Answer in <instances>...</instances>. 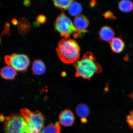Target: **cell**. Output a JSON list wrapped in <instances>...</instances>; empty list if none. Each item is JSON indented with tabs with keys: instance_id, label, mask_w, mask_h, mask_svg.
I'll return each mask as SVG.
<instances>
[{
	"instance_id": "cell-7",
	"label": "cell",
	"mask_w": 133,
	"mask_h": 133,
	"mask_svg": "<svg viewBox=\"0 0 133 133\" xmlns=\"http://www.w3.org/2000/svg\"><path fill=\"white\" fill-rule=\"evenodd\" d=\"M59 120L60 123L62 125L68 127L74 123L75 116L72 111L69 109H65L60 114Z\"/></svg>"
},
{
	"instance_id": "cell-18",
	"label": "cell",
	"mask_w": 133,
	"mask_h": 133,
	"mask_svg": "<svg viewBox=\"0 0 133 133\" xmlns=\"http://www.w3.org/2000/svg\"><path fill=\"white\" fill-rule=\"evenodd\" d=\"M19 30L21 33H26L29 30V24L26 19H21L19 23Z\"/></svg>"
},
{
	"instance_id": "cell-13",
	"label": "cell",
	"mask_w": 133,
	"mask_h": 133,
	"mask_svg": "<svg viewBox=\"0 0 133 133\" xmlns=\"http://www.w3.org/2000/svg\"><path fill=\"white\" fill-rule=\"evenodd\" d=\"M76 114L81 119H86L89 114V109L87 105L80 104L76 106Z\"/></svg>"
},
{
	"instance_id": "cell-12",
	"label": "cell",
	"mask_w": 133,
	"mask_h": 133,
	"mask_svg": "<svg viewBox=\"0 0 133 133\" xmlns=\"http://www.w3.org/2000/svg\"><path fill=\"white\" fill-rule=\"evenodd\" d=\"M46 66L44 62L40 59L35 60L32 64V71L35 75L44 74L46 71Z\"/></svg>"
},
{
	"instance_id": "cell-3",
	"label": "cell",
	"mask_w": 133,
	"mask_h": 133,
	"mask_svg": "<svg viewBox=\"0 0 133 133\" xmlns=\"http://www.w3.org/2000/svg\"><path fill=\"white\" fill-rule=\"evenodd\" d=\"M21 115L27 124L30 133H40L44 127L45 118L39 111L32 112L26 108L20 110Z\"/></svg>"
},
{
	"instance_id": "cell-4",
	"label": "cell",
	"mask_w": 133,
	"mask_h": 133,
	"mask_svg": "<svg viewBox=\"0 0 133 133\" xmlns=\"http://www.w3.org/2000/svg\"><path fill=\"white\" fill-rule=\"evenodd\" d=\"M55 30L65 39H69L71 35L77 38L82 33L75 26L71 19L64 12L58 16L54 23Z\"/></svg>"
},
{
	"instance_id": "cell-20",
	"label": "cell",
	"mask_w": 133,
	"mask_h": 133,
	"mask_svg": "<svg viewBox=\"0 0 133 133\" xmlns=\"http://www.w3.org/2000/svg\"><path fill=\"white\" fill-rule=\"evenodd\" d=\"M46 16L43 15H40L37 17V21L40 24H44L46 21Z\"/></svg>"
},
{
	"instance_id": "cell-17",
	"label": "cell",
	"mask_w": 133,
	"mask_h": 133,
	"mask_svg": "<svg viewBox=\"0 0 133 133\" xmlns=\"http://www.w3.org/2000/svg\"><path fill=\"white\" fill-rule=\"evenodd\" d=\"M74 1L72 0H54L53 2L56 8L61 10H66L69 9L71 3Z\"/></svg>"
},
{
	"instance_id": "cell-8",
	"label": "cell",
	"mask_w": 133,
	"mask_h": 133,
	"mask_svg": "<svg viewBox=\"0 0 133 133\" xmlns=\"http://www.w3.org/2000/svg\"><path fill=\"white\" fill-rule=\"evenodd\" d=\"M89 19L84 15H80L75 18L74 24L79 31L82 33L88 32L86 30L89 24Z\"/></svg>"
},
{
	"instance_id": "cell-6",
	"label": "cell",
	"mask_w": 133,
	"mask_h": 133,
	"mask_svg": "<svg viewBox=\"0 0 133 133\" xmlns=\"http://www.w3.org/2000/svg\"><path fill=\"white\" fill-rule=\"evenodd\" d=\"M5 63L16 71L24 72L27 71L30 64L29 56L23 54L15 53L7 55L4 58Z\"/></svg>"
},
{
	"instance_id": "cell-10",
	"label": "cell",
	"mask_w": 133,
	"mask_h": 133,
	"mask_svg": "<svg viewBox=\"0 0 133 133\" xmlns=\"http://www.w3.org/2000/svg\"><path fill=\"white\" fill-rule=\"evenodd\" d=\"M16 71L11 66H4L1 70V76L3 78L7 79H13L17 75Z\"/></svg>"
},
{
	"instance_id": "cell-21",
	"label": "cell",
	"mask_w": 133,
	"mask_h": 133,
	"mask_svg": "<svg viewBox=\"0 0 133 133\" xmlns=\"http://www.w3.org/2000/svg\"><path fill=\"white\" fill-rule=\"evenodd\" d=\"M30 1H24V4L25 5L28 6L30 4Z\"/></svg>"
},
{
	"instance_id": "cell-15",
	"label": "cell",
	"mask_w": 133,
	"mask_h": 133,
	"mask_svg": "<svg viewBox=\"0 0 133 133\" xmlns=\"http://www.w3.org/2000/svg\"><path fill=\"white\" fill-rule=\"evenodd\" d=\"M68 10L71 16H76L80 15L82 11L81 5L75 1L71 3Z\"/></svg>"
},
{
	"instance_id": "cell-11",
	"label": "cell",
	"mask_w": 133,
	"mask_h": 133,
	"mask_svg": "<svg viewBox=\"0 0 133 133\" xmlns=\"http://www.w3.org/2000/svg\"><path fill=\"white\" fill-rule=\"evenodd\" d=\"M109 44L112 51L116 53L122 52L125 47L123 41L119 38H114L109 42Z\"/></svg>"
},
{
	"instance_id": "cell-1",
	"label": "cell",
	"mask_w": 133,
	"mask_h": 133,
	"mask_svg": "<svg viewBox=\"0 0 133 133\" xmlns=\"http://www.w3.org/2000/svg\"><path fill=\"white\" fill-rule=\"evenodd\" d=\"M74 64L76 72L75 76L90 80L95 74L102 71L101 64L96 62L95 56L91 52L84 54L82 59Z\"/></svg>"
},
{
	"instance_id": "cell-14",
	"label": "cell",
	"mask_w": 133,
	"mask_h": 133,
	"mask_svg": "<svg viewBox=\"0 0 133 133\" xmlns=\"http://www.w3.org/2000/svg\"><path fill=\"white\" fill-rule=\"evenodd\" d=\"M60 123L59 122L55 124L51 123L43 128L40 133H60Z\"/></svg>"
},
{
	"instance_id": "cell-2",
	"label": "cell",
	"mask_w": 133,
	"mask_h": 133,
	"mask_svg": "<svg viewBox=\"0 0 133 133\" xmlns=\"http://www.w3.org/2000/svg\"><path fill=\"white\" fill-rule=\"evenodd\" d=\"M80 48L76 41L63 39L58 43L56 49L58 57L64 64H74L80 56Z\"/></svg>"
},
{
	"instance_id": "cell-5",
	"label": "cell",
	"mask_w": 133,
	"mask_h": 133,
	"mask_svg": "<svg viewBox=\"0 0 133 133\" xmlns=\"http://www.w3.org/2000/svg\"><path fill=\"white\" fill-rule=\"evenodd\" d=\"M5 133H30L27 123L21 115L13 114L4 117Z\"/></svg>"
},
{
	"instance_id": "cell-19",
	"label": "cell",
	"mask_w": 133,
	"mask_h": 133,
	"mask_svg": "<svg viewBox=\"0 0 133 133\" xmlns=\"http://www.w3.org/2000/svg\"><path fill=\"white\" fill-rule=\"evenodd\" d=\"M126 121L129 128L133 130V109L126 117Z\"/></svg>"
},
{
	"instance_id": "cell-9",
	"label": "cell",
	"mask_w": 133,
	"mask_h": 133,
	"mask_svg": "<svg viewBox=\"0 0 133 133\" xmlns=\"http://www.w3.org/2000/svg\"><path fill=\"white\" fill-rule=\"evenodd\" d=\"M99 34L101 39L109 42L114 39L115 36L114 30L110 27L108 26H105L101 28Z\"/></svg>"
},
{
	"instance_id": "cell-22",
	"label": "cell",
	"mask_w": 133,
	"mask_h": 133,
	"mask_svg": "<svg viewBox=\"0 0 133 133\" xmlns=\"http://www.w3.org/2000/svg\"><path fill=\"white\" fill-rule=\"evenodd\" d=\"M12 22L13 24L14 25H16L17 24V21L16 19H13Z\"/></svg>"
},
{
	"instance_id": "cell-16",
	"label": "cell",
	"mask_w": 133,
	"mask_h": 133,
	"mask_svg": "<svg viewBox=\"0 0 133 133\" xmlns=\"http://www.w3.org/2000/svg\"><path fill=\"white\" fill-rule=\"evenodd\" d=\"M118 8L123 12H129L133 10V3L128 0L122 1L119 3Z\"/></svg>"
}]
</instances>
